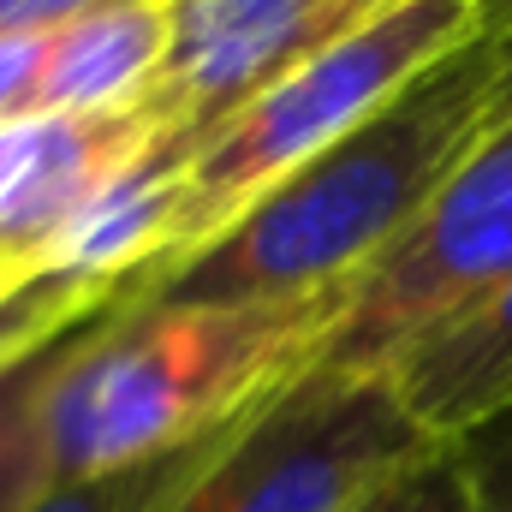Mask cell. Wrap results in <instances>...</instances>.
I'll list each match as a JSON object with an SVG mask.
<instances>
[{"label": "cell", "mask_w": 512, "mask_h": 512, "mask_svg": "<svg viewBox=\"0 0 512 512\" xmlns=\"http://www.w3.org/2000/svg\"><path fill=\"white\" fill-rule=\"evenodd\" d=\"M507 114V48L501 30H477L382 114L346 131L310 167L262 191L251 209L185 256L137 304H256L358 286L417 215L441 197L459 161Z\"/></svg>", "instance_id": "obj_1"}, {"label": "cell", "mask_w": 512, "mask_h": 512, "mask_svg": "<svg viewBox=\"0 0 512 512\" xmlns=\"http://www.w3.org/2000/svg\"><path fill=\"white\" fill-rule=\"evenodd\" d=\"M346 298L352 286L256 304H137L120 286L48 393L54 495L245 423L322 364Z\"/></svg>", "instance_id": "obj_2"}, {"label": "cell", "mask_w": 512, "mask_h": 512, "mask_svg": "<svg viewBox=\"0 0 512 512\" xmlns=\"http://www.w3.org/2000/svg\"><path fill=\"white\" fill-rule=\"evenodd\" d=\"M483 24H489L483 0H387L382 12H370L364 24L316 48L304 66L274 78L197 149L185 191H179L167 251L149 274H137L126 286L143 292L161 274H173L215 233H227L262 191H274L280 179L310 167L322 149H334L346 131L382 114L405 84H417L435 60L471 42Z\"/></svg>", "instance_id": "obj_3"}, {"label": "cell", "mask_w": 512, "mask_h": 512, "mask_svg": "<svg viewBox=\"0 0 512 512\" xmlns=\"http://www.w3.org/2000/svg\"><path fill=\"white\" fill-rule=\"evenodd\" d=\"M435 447L393 376L310 370L245 423L155 512H346L405 459Z\"/></svg>", "instance_id": "obj_4"}, {"label": "cell", "mask_w": 512, "mask_h": 512, "mask_svg": "<svg viewBox=\"0 0 512 512\" xmlns=\"http://www.w3.org/2000/svg\"><path fill=\"white\" fill-rule=\"evenodd\" d=\"M512 280V108L459 161L417 227L352 286L322 370L387 376L423 334Z\"/></svg>", "instance_id": "obj_5"}, {"label": "cell", "mask_w": 512, "mask_h": 512, "mask_svg": "<svg viewBox=\"0 0 512 512\" xmlns=\"http://www.w3.org/2000/svg\"><path fill=\"white\" fill-rule=\"evenodd\" d=\"M382 6L387 0H179L173 48L143 120L203 149L251 96Z\"/></svg>", "instance_id": "obj_6"}, {"label": "cell", "mask_w": 512, "mask_h": 512, "mask_svg": "<svg viewBox=\"0 0 512 512\" xmlns=\"http://www.w3.org/2000/svg\"><path fill=\"white\" fill-rule=\"evenodd\" d=\"M149 137L155 126L143 120V108L0 126V256L42 274V251L54 245V233Z\"/></svg>", "instance_id": "obj_7"}, {"label": "cell", "mask_w": 512, "mask_h": 512, "mask_svg": "<svg viewBox=\"0 0 512 512\" xmlns=\"http://www.w3.org/2000/svg\"><path fill=\"white\" fill-rule=\"evenodd\" d=\"M173 6L179 0H108L48 30L24 120H90L143 108L173 48Z\"/></svg>", "instance_id": "obj_8"}, {"label": "cell", "mask_w": 512, "mask_h": 512, "mask_svg": "<svg viewBox=\"0 0 512 512\" xmlns=\"http://www.w3.org/2000/svg\"><path fill=\"white\" fill-rule=\"evenodd\" d=\"M405 411L429 441H465L512 411V280L465 316L423 334L393 370Z\"/></svg>", "instance_id": "obj_9"}, {"label": "cell", "mask_w": 512, "mask_h": 512, "mask_svg": "<svg viewBox=\"0 0 512 512\" xmlns=\"http://www.w3.org/2000/svg\"><path fill=\"white\" fill-rule=\"evenodd\" d=\"M90 322L66 328L60 340L36 346L0 370V512H36L54 495V483H48V393Z\"/></svg>", "instance_id": "obj_10"}, {"label": "cell", "mask_w": 512, "mask_h": 512, "mask_svg": "<svg viewBox=\"0 0 512 512\" xmlns=\"http://www.w3.org/2000/svg\"><path fill=\"white\" fill-rule=\"evenodd\" d=\"M120 292H102V286H78V280H60V274H36L24 280L18 292L0 298V370L18 364L24 352L60 340L66 328L90 322L96 310H108Z\"/></svg>", "instance_id": "obj_11"}, {"label": "cell", "mask_w": 512, "mask_h": 512, "mask_svg": "<svg viewBox=\"0 0 512 512\" xmlns=\"http://www.w3.org/2000/svg\"><path fill=\"white\" fill-rule=\"evenodd\" d=\"M221 435H227V429H221ZM221 435H209V441H197V447H179V453H161V459H143V465L114 471V477L60 489V495H48L36 512H155L215 447H221Z\"/></svg>", "instance_id": "obj_12"}, {"label": "cell", "mask_w": 512, "mask_h": 512, "mask_svg": "<svg viewBox=\"0 0 512 512\" xmlns=\"http://www.w3.org/2000/svg\"><path fill=\"white\" fill-rule=\"evenodd\" d=\"M346 512H477V489H471L465 453L453 441H435Z\"/></svg>", "instance_id": "obj_13"}, {"label": "cell", "mask_w": 512, "mask_h": 512, "mask_svg": "<svg viewBox=\"0 0 512 512\" xmlns=\"http://www.w3.org/2000/svg\"><path fill=\"white\" fill-rule=\"evenodd\" d=\"M465 453L471 489H477V512H512V411L495 417L489 429L453 441Z\"/></svg>", "instance_id": "obj_14"}, {"label": "cell", "mask_w": 512, "mask_h": 512, "mask_svg": "<svg viewBox=\"0 0 512 512\" xmlns=\"http://www.w3.org/2000/svg\"><path fill=\"white\" fill-rule=\"evenodd\" d=\"M36 54H42V36H0V126H18L24 120L30 78H36Z\"/></svg>", "instance_id": "obj_15"}, {"label": "cell", "mask_w": 512, "mask_h": 512, "mask_svg": "<svg viewBox=\"0 0 512 512\" xmlns=\"http://www.w3.org/2000/svg\"><path fill=\"white\" fill-rule=\"evenodd\" d=\"M108 0H0V36H48Z\"/></svg>", "instance_id": "obj_16"}, {"label": "cell", "mask_w": 512, "mask_h": 512, "mask_svg": "<svg viewBox=\"0 0 512 512\" xmlns=\"http://www.w3.org/2000/svg\"><path fill=\"white\" fill-rule=\"evenodd\" d=\"M489 30H501V48H507V108H512V12L501 24H489Z\"/></svg>", "instance_id": "obj_17"}, {"label": "cell", "mask_w": 512, "mask_h": 512, "mask_svg": "<svg viewBox=\"0 0 512 512\" xmlns=\"http://www.w3.org/2000/svg\"><path fill=\"white\" fill-rule=\"evenodd\" d=\"M483 12H489V24H501V18L512 12V0H483Z\"/></svg>", "instance_id": "obj_18"}]
</instances>
